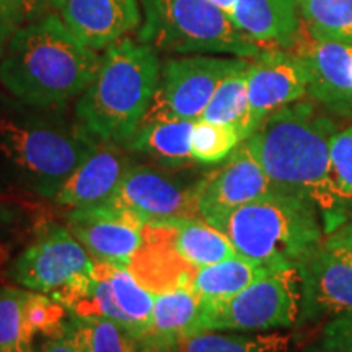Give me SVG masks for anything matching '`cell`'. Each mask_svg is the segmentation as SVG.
Here are the masks:
<instances>
[{
	"label": "cell",
	"instance_id": "6da1fadb",
	"mask_svg": "<svg viewBox=\"0 0 352 352\" xmlns=\"http://www.w3.org/2000/svg\"><path fill=\"white\" fill-rule=\"evenodd\" d=\"M336 122L308 101L277 109L246 139L276 189L311 201L324 233L346 222V206L333 178L329 147Z\"/></svg>",
	"mask_w": 352,
	"mask_h": 352
},
{
	"label": "cell",
	"instance_id": "7a4b0ae2",
	"mask_svg": "<svg viewBox=\"0 0 352 352\" xmlns=\"http://www.w3.org/2000/svg\"><path fill=\"white\" fill-rule=\"evenodd\" d=\"M100 63L101 56L52 13L13 33L0 59V82L26 104L60 107L87 90Z\"/></svg>",
	"mask_w": 352,
	"mask_h": 352
},
{
	"label": "cell",
	"instance_id": "3957f363",
	"mask_svg": "<svg viewBox=\"0 0 352 352\" xmlns=\"http://www.w3.org/2000/svg\"><path fill=\"white\" fill-rule=\"evenodd\" d=\"M157 50L124 38L101 56L100 69L78 96L80 129L98 142L124 147L142 124L160 80Z\"/></svg>",
	"mask_w": 352,
	"mask_h": 352
},
{
	"label": "cell",
	"instance_id": "277c9868",
	"mask_svg": "<svg viewBox=\"0 0 352 352\" xmlns=\"http://www.w3.org/2000/svg\"><path fill=\"white\" fill-rule=\"evenodd\" d=\"M214 227L230 239L236 253L270 271L297 267L327 236L314 202L279 189L235 209Z\"/></svg>",
	"mask_w": 352,
	"mask_h": 352
},
{
	"label": "cell",
	"instance_id": "5b68a950",
	"mask_svg": "<svg viewBox=\"0 0 352 352\" xmlns=\"http://www.w3.org/2000/svg\"><path fill=\"white\" fill-rule=\"evenodd\" d=\"M140 8L138 41L157 51L241 59H254L264 51L210 0H140Z\"/></svg>",
	"mask_w": 352,
	"mask_h": 352
},
{
	"label": "cell",
	"instance_id": "8992f818",
	"mask_svg": "<svg viewBox=\"0 0 352 352\" xmlns=\"http://www.w3.org/2000/svg\"><path fill=\"white\" fill-rule=\"evenodd\" d=\"M98 144L82 129L67 132L0 118V155L23 171L47 199L57 195Z\"/></svg>",
	"mask_w": 352,
	"mask_h": 352
},
{
	"label": "cell",
	"instance_id": "52a82bcc",
	"mask_svg": "<svg viewBox=\"0 0 352 352\" xmlns=\"http://www.w3.org/2000/svg\"><path fill=\"white\" fill-rule=\"evenodd\" d=\"M300 308V272L289 267L270 272L226 302L202 305L201 331L263 333L290 328L298 323Z\"/></svg>",
	"mask_w": 352,
	"mask_h": 352
},
{
	"label": "cell",
	"instance_id": "ba28073f",
	"mask_svg": "<svg viewBox=\"0 0 352 352\" xmlns=\"http://www.w3.org/2000/svg\"><path fill=\"white\" fill-rule=\"evenodd\" d=\"M252 59L191 54L162 64L160 80L144 121H199L219 83ZM142 121V122H144Z\"/></svg>",
	"mask_w": 352,
	"mask_h": 352
},
{
	"label": "cell",
	"instance_id": "9c48e42d",
	"mask_svg": "<svg viewBox=\"0 0 352 352\" xmlns=\"http://www.w3.org/2000/svg\"><path fill=\"white\" fill-rule=\"evenodd\" d=\"M94 264L67 227L44 226L13 261L10 276L23 289L52 296L90 272Z\"/></svg>",
	"mask_w": 352,
	"mask_h": 352
},
{
	"label": "cell",
	"instance_id": "30bf717a",
	"mask_svg": "<svg viewBox=\"0 0 352 352\" xmlns=\"http://www.w3.org/2000/svg\"><path fill=\"white\" fill-rule=\"evenodd\" d=\"M276 191L270 176L243 140L220 168L204 175L192 184L197 215L215 226L228 214L248 202Z\"/></svg>",
	"mask_w": 352,
	"mask_h": 352
},
{
	"label": "cell",
	"instance_id": "8fae6325",
	"mask_svg": "<svg viewBox=\"0 0 352 352\" xmlns=\"http://www.w3.org/2000/svg\"><path fill=\"white\" fill-rule=\"evenodd\" d=\"M145 220L116 202L70 209L67 228L95 263L129 267L142 243Z\"/></svg>",
	"mask_w": 352,
	"mask_h": 352
},
{
	"label": "cell",
	"instance_id": "7c38bea8",
	"mask_svg": "<svg viewBox=\"0 0 352 352\" xmlns=\"http://www.w3.org/2000/svg\"><path fill=\"white\" fill-rule=\"evenodd\" d=\"M253 126H261L277 109L300 101L308 90V70L297 52L264 50L246 70Z\"/></svg>",
	"mask_w": 352,
	"mask_h": 352
},
{
	"label": "cell",
	"instance_id": "4fadbf2b",
	"mask_svg": "<svg viewBox=\"0 0 352 352\" xmlns=\"http://www.w3.org/2000/svg\"><path fill=\"white\" fill-rule=\"evenodd\" d=\"M297 270L302 279L298 323H315L352 311V264L347 259L321 245Z\"/></svg>",
	"mask_w": 352,
	"mask_h": 352
},
{
	"label": "cell",
	"instance_id": "5bb4252c",
	"mask_svg": "<svg viewBox=\"0 0 352 352\" xmlns=\"http://www.w3.org/2000/svg\"><path fill=\"white\" fill-rule=\"evenodd\" d=\"M109 201L138 214L145 223L175 217H199L192 186L182 188L168 175L147 165L132 164Z\"/></svg>",
	"mask_w": 352,
	"mask_h": 352
},
{
	"label": "cell",
	"instance_id": "9a60e30c",
	"mask_svg": "<svg viewBox=\"0 0 352 352\" xmlns=\"http://www.w3.org/2000/svg\"><path fill=\"white\" fill-rule=\"evenodd\" d=\"M60 19L94 51H104L142 23L140 0H64Z\"/></svg>",
	"mask_w": 352,
	"mask_h": 352
},
{
	"label": "cell",
	"instance_id": "2e32d148",
	"mask_svg": "<svg viewBox=\"0 0 352 352\" xmlns=\"http://www.w3.org/2000/svg\"><path fill=\"white\" fill-rule=\"evenodd\" d=\"M127 270L153 296L178 287H191L197 271L178 253L173 228L164 220L145 223L142 243Z\"/></svg>",
	"mask_w": 352,
	"mask_h": 352
},
{
	"label": "cell",
	"instance_id": "e0dca14e",
	"mask_svg": "<svg viewBox=\"0 0 352 352\" xmlns=\"http://www.w3.org/2000/svg\"><path fill=\"white\" fill-rule=\"evenodd\" d=\"M131 166L132 162L124 147L100 142L69 176L52 201L67 209L108 202L118 192Z\"/></svg>",
	"mask_w": 352,
	"mask_h": 352
},
{
	"label": "cell",
	"instance_id": "ac0fdd59",
	"mask_svg": "<svg viewBox=\"0 0 352 352\" xmlns=\"http://www.w3.org/2000/svg\"><path fill=\"white\" fill-rule=\"evenodd\" d=\"M308 70L307 94L338 114L352 113V46L308 39L296 47Z\"/></svg>",
	"mask_w": 352,
	"mask_h": 352
},
{
	"label": "cell",
	"instance_id": "d6986e66",
	"mask_svg": "<svg viewBox=\"0 0 352 352\" xmlns=\"http://www.w3.org/2000/svg\"><path fill=\"white\" fill-rule=\"evenodd\" d=\"M228 16L264 50L292 51L298 46L303 23L298 0H239Z\"/></svg>",
	"mask_w": 352,
	"mask_h": 352
},
{
	"label": "cell",
	"instance_id": "ffe728a7",
	"mask_svg": "<svg viewBox=\"0 0 352 352\" xmlns=\"http://www.w3.org/2000/svg\"><path fill=\"white\" fill-rule=\"evenodd\" d=\"M202 305L191 287L153 296L151 327L139 342H155L176 349L178 342L201 331Z\"/></svg>",
	"mask_w": 352,
	"mask_h": 352
},
{
	"label": "cell",
	"instance_id": "44dd1931",
	"mask_svg": "<svg viewBox=\"0 0 352 352\" xmlns=\"http://www.w3.org/2000/svg\"><path fill=\"white\" fill-rule=\"evenodd\" d=\"M195 122L188 120L144 121L124 148L148 155L165 166L182 168L195 162L191 152Z\"/></svg>",
	"mask_w": 352,
	"mask_h": 352
},
{
	"label": "cell",
	"instance_id": "7402d4cb",
	"mask_svg": "<svg viewBox=\"0 0 352 352\" xmlns=\"http://www.w3.org/2000/svg\"><path fill=\"white\" fill-rule=\"evenodd\" d=\"M270 272L274 271L241 254H235L220 263L199 267L192 277L191 289L202 305H212L235 297Z\"/></svg>",
	"mask_w": 352,
	"mask_h": 352
},
{
	"label": "cell",
	"instance_id": "603a6c76",
	"mask_svg": "<svg viewBox=\"0 0 352 352\" xmlns=\"http://www.w3.org/2000/svg\"><path fill=\"white\" fill-rule=\"evenodd\" d=\"M164 222L173 228L178 253L196 270L239 254L226 233L210 226L204 219L175 217Z\"/></svg>",
	"mask_w": 352,
	"mask_h": 352
},
{
	"label": "cell",
	"instance_id": "cb8c5ba5",
	"mask_svg": "<svg viewBox=\"0 0 352 352\" xmlns=\"http://www.w3.org/2000/svg\"><path fill=\"white\" fill-rule=\"evenodd\" d=\"M248 65L232 72L219 83L217 90L214 91L212 98L199 118L214 124L233 127L239 132L241 140H246L256 132L248 101V83H246Z\"/></svg>",
	"mask_w": 352,
	"mask_h": 352
},
{
	"label": "cell",
	"instance_id": "d4e9b609",
	"mask_svg": "<svg viewBox=\"0 0 352 352\" xmlns=\"http://www.w3.org/2000/svg\"><path fill=\"white\" fill-rule=\"evenodd\" d=\"M292 336L280 331H197L178 342L175 352H290Z\"/></svg>",
	"mask_w": 352,
	"mask_h": 352
},
{
	"label": "cell",
	"instance_id": "484cf974",
	"mask_svg": "<svg viewBox=\"0 0 352 352\" xmlns=\"http://www.w3.org/2000/svg\"><path fill=\"white\" fill-rule=\"evenodd\" d=\"M104 271H107L108 280L111 284L114 298L129 324V333L140 341L151 327L153 294L148 292L127 267L104 264Z\"/></svg>",
	"mask_w": 352,
	"mask_h": 352
},
{
	"label": "cell",
	"instance_id": "4316f807",
	"mask_svg": "<svg viewBox=\"0 0 352 352\" xmlns=\"http://www.w3.org/2000/svg\"><path fill=\"white\" fill-rule=\"evenodd\" d=\"M308 34L352 46V0H298Z\"/></svg>",
	"mask_w": 352,
	"mask_h": 352
},
{
	"label": "cell",
	"instance_id": "83f0119b",
	"mask_svg": "<svg viewBox=\"0 0 352 352\" xmlns=\"http://www.w3.org/2000/svg\"><path fill=\"white\" fill-rule=\"evenodd\" d=\"M67 334L83 352H140L139 341L108 318H80L70 314Z\"/></svg>",
	"mask_w": 352,
	"mask_h": 352
},
{
	"label": "cell",
	"instance_id": "f1b7e54d",
	"mask_svg": "<svg viewBox=\"0 0 352 352\" xmlns=\"http://www.w3.org/2000/svg\"><path fill=\"white\" fill-rule=\"evenodd\" d=\"M30 290L0 287V352H33L34 333L26 318Z\"/></svg>",
	"mask_w": 352,
	"mask_h": 352
},
{
	"label": "cell",
	"instance_id": "f546056e",
	"mask_svg": "<svg viewBox=\"0 0 352 352\" xmlns=\"http://www.w3.org/2000/svg\"><path fill=\"white\" fill-rule=\"evenodd\" d=\"M243 142L233 127L196 121L191 135L192 160L202 165H214L227 160L230 153Z\"/></svg>",
	"mask_w": 352,
	"mask_h": 352
},
{
	"label": "cell",
	"instance_id": "4dcf8cb0",
	"mask_svg": "<svg viewBox=\"0 0 352 352\" xmlns=\"http://www.w3.org/2000/svg\"><path fill=\"white\" fill-rule=\"evenodd\" d=\"M26 318L34 336L43 334L47 340H57L67 334L70 311L50 294L30 290L26 300Z\"/></svg>",
	"mask_w": 352,
	"mask_h": 352
},
{
	"label": "cell",
	"instance_id": "1f68e13d",
	"mask_svg": "<svg viewBox=\"0 0 352 352\" xmlns=\"http://www.w3.org/2000/svg\"><path fill=\"white\" fill-rule=\"evenodd\" d=\"M333 178L341 196L352 202V124L340 129L331 139L329 147Z\"/></svg>",
	"mask_w": 352,
	"mask_h": 352
},
{
	"label": "cell",
	"instance_id": "d6a6232c",
	"mask_svg": "<svg viewBox=\"0 0 352 352\" xmlns=\"http://www.w3.org/2000/svg\"><path fill=\"white\" fill-rule=\"evenodd\" d=\"M2 3L19 30L20 26L57 13L63 7L64 0H2Z\"/></svg>",
	"mask_w": 352,
	"mask_h": 352
},
{
	"label": "cell",
	"instance_id": "836d02e7",
	"mask_svg": "<svg viewBox=\"0 0 352 352\" xmlns=\"http://www.w3.org/2000/svg\"><path fill=\"white\" fill-rule=\"evenodd\" d=\"M41 206L23 195L0 191V228L19 226L26 219L36 220L41 215Z\"/></svg>",
	"mask_w": 352,
	"mask_h": 352
},
{
	"label": "cell",
	"instance_id": "e575fe53",
	"mask_svg": "<svg viewBox=\"0 0 352 352\" xmlns=\"http://www.w3.org/2000/svg\"><path fill=\"white\" fill-rule=\"evenodd\" d=\"M321 336L352 352V311L329 318L324 323Z\"/></svg>",
	"mask_w": 352,
	"mask_h": 352
},
{
	"label": "cell",
	"instance_id": "d590c367",
	"mask_svg": "<svg viewBox=\"0 0 352 352\" xmlns=\"http://www.w3.org/2000/svg\"><path fill=\"white\" fill-rule=\"evenodd\" d=\"M323 245L352 264V222H344L324 236Z\"/></svg>",
	"mask_w": 352,
	"mask_h": 352
},
{
	"label": "cell",
	"instance_id": "8d00e7d4",
	"mask_svg": "<svg viewBox=\"0 0 352 352\" xmlns=\"http://www.w3.org/2000/svg\"><path fill=\"white\" fill-rule=\"evenodd\" d=\"M38 352H83V351L72 336L65 334L64 338L43 341V344L39 346Z\"/></svg>",
	"mask_w": 352,
	"mask_h": 352
},
{
	"label": "cell",
	"instance_id": "74e56055",
	"mask_svg": "<svg viewBox=\"0 0 352 352\" xmlns=\"http://www.w3.org/2000/svg\"><path fill=\"white\" fill-rule=\"evenodd\" d=\"M16 32V26L13 23L10 15H8L6 7H3L2 0H0V59L6 54L8 41Z\"/></svg>",
	"mask_w": 352,
	"mask_h": 352
},
{
	"label": "cell",
	"instance_id": "f35d334b",
	"mask_svg": "<svg viewBox=\"0 0 352 352\" xmlns=\"http://www.w3.org/2000/svg\"><path fill=\"white\" fill-rule=\"evenodd\" d=\"M302 352H351V351H347V349H344V347L334 344L333 341H329V340H327V338L321 336L318 341L308 344Z\"/></svg>",
	"mask_w": 352,
	"mask_h": 352
},
{
	"label": "cell",
	"instance_id": "ab89813d",
	"mask_svg": "<svg viewBox=\"0 0 352 352\" xmlns=\"http://www.w3.org/2000/svg\"><path fill=\"white\" fill-rule=\"evenodd\" d=\"M140 344V352H175L170 347L155 344V342H139Z\"/></svg>",
	"mask_w": 352,
	"mask_h": 352
},
{
	"label": "cell",
	"instance_id": "60d3db41",
	"mask_svg": "<svg viewBox=\"0 0 352 352\" xmlns=\"http://www.w3.org/2000/svg\"><path fill=\"white\" fill-rule=\"evenodd\" d=\"M210 2L222 8V10L228 15V13L233 10V7H235V3L239 2V0H210Z\"/></svg>",
	"mask_w": 352,
	"mask_h": 352
}]
</instances>
